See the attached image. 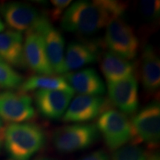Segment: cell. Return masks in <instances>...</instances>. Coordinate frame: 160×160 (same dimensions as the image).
<instances>
[{"label": "cell", "mask_w": 160, "mask_h": 160, "mask_svg": "<svg viewBox=\"0 0 160 160\" xmlns=\"http://www.w3.org/2000/svg\"><path fill=\"white\" fill-rule=\"evenodd\" d=\"M24 78L11 65L0 61V88L3 89L19 88Z\"/></svg>", "instance_id": "ffe728a7"}, {"label": "cell", "mask_w": 160, "mask_h": 160, "mask_svg": "<svg viewBox=\"0 0 160 160\" xmlns=\"http://www.w3.org/2000/svg\"><path fill=\"white\" fill-rule=\"evenodd\" d=\"M36 111L29 95L22 92H0V118L11 124L24 123L33 119Z\"/></svg>", "instance_id": "ba28073f"}, {"label": "cell", "mask_w": 160, "mask_h": 160, "mask_svg": "<svg viewBox=\"0 0 160 160\" xmlns=\"http://www.w3.org/2000/svg\"><path fill=\"white\" fill-rule=\"evenodd\" d=\"M138 82L134 76L113 82H108L110 102L124 114L132 115L139 108Z\"/></svg>", "instance_id": "8fae6325"}, {"label": "cell", "mask_w": 160, "mask_h": 160, "mask_svg": "<svg viewBox=\"0 0 160 160\" xmlns=\"http://www.w3.org/2000/svg\"><path fill=\"white\" fill-rule=\"evenodd\" d=\"M147 160H160V157L159 153H152L151 155H150L148 157Z\"/></svg>", "instance_id": "484cf974"}, {"label": "cell", "mask_w": 160, "mask_h": 160, "mask_svg": "<svg viewBox=\"0 0 160 160\" xmlns=\"http://www.w3.org/2000/svg\"><path fill=\"white\" fill-rule=\"evenodd\" d=\"M110 102L99 96L78 95L69 104L62 117L65 122L84 123L110 109Z\"/></svg>", "instance_id": "9c48e42d"}, {"label": "cell", "mask_w": 160, "mask_h": 160, "mask_svg": "<svg viewBox=\"0 0 160 160\" xmlns=\"http://www.w3.org/2000/svg\"><path fill=\"white\" fill-rule=\"evenodd\" d=\"M0 61H2V59H1V58H0Z\"/></svg>", "instance_id": "f546056e"}, {"label": "cell", "mask_w": 160, "mask_h": 160, "mask_svg": "<svg viewBox=\"0 0 160 160\" xmlns=\"http://www.w3.org/2000/svg\"><path fill=\"white\" fill-rule=\"evenodd\" d=\"M33 31L39 33L42 38L46 53L53 73L65 74L64 65L65 39L62 34L53 27L48 17L44 14H42Z\"/></svg>", "instance_id": "52a82bcc"}, {"label": "cell", "mask_w": 160, "mask_h": 160, "mask_svg": "<svg viewBox=\"0 0 160 160\" xmlns=\"http://www.w3.org/2000/svg\"><path fill=\"white\" fill-rule=\"evenodd\" d=\"M99 46L92 42L73 41L70 42L64 55L66 73L94 63L99 57Z\"/></svg>", "instance_id": "9a60e30c"}, {"label": "cell", "mask_w": 160, "mask_h": 160, "mask_svg": "<svg viewBox=\"0 0 160 160\" xmlns=\"http://www.w3.org/2000/svg\"><path fill=\"white\" fill-rule=\"evenodd\" d=\"M147 152L135 144L125 145L114 151L111 160H147Z\"/></svg>", "instance_id": "44dd1931"}, {"label": "cell", "mask_w": 160, "mask_h": 160, "mask_svg": "<svg viewBox=\"0 0 160 160\" xmlns=\"http://www.w3.org/2000/svg\"><path fill=\"white\" fill-rule=\"evenodd\" d=\"M2 139L11 160H30L44 147L46 136L34 123H15L5 127Z\"/></svg>", "instance_id": "7a4b0ae2"}, {"label": "cell", "mask_w": 160, "mask_h": 160, "mask_svg": "<svg viewBox=\"0 0 160 160\" xmlns=\"http://www.w3.org/2000/svg\"><path fill=\"white\" fill-rule=\"evenodd\" d=\"M73 94V91L39 90L34 92L35 104L42 117L59 119L65 114Z\"/></svg>", "instance_id": "7c38bea8"}, {"label": "cell", "mask_w": 160, "mask_h": 160, "mask_svg": "<svg viewBox=\"0 0 160 160\" xmlns=\"http://www.w3.org/2000/svg\"><path fill=\"white\" fill-rule=\"evenodd\" d=\"M133 130L131 144L143 142L156 145L160 138V105L157 101L151 102L140 110L132 118Z\"/></svg>", "instance_id": "8992f818"}, {"label": "cell", "mask_w": 160, "mask_h": 160, "mask_svg": "<svg viewBox=\"0 0 160 160\" xmlns=\"http://www.w3.org/2000/svg\"><path fill=\"white\" fill-rule=\"evenodd\" d=\"M36 160H54V159H50V158H47V157H42V158H39V159H37Z\"/></svg>", "instance_id": "83f0119b"}, {"label": "cell", "mask_w": 160, "mask_h": 160, "mask_svg": "<svg viewBox=\"0 0 160 160\" xmlns=\"http://www.w3.org/2000/svg\"><path fill=\"white\" fill-rule=\"evenodd\" d=\"M24 56L26 66L37 75H54L46 53L42 38L36 31L26 33Z\"/></svg>", "instance_id": "4fadbf2b"}, {"label": "cell", "mask_w": 160, "mask_h": 160, "mask_svg": "<svg viewBox=\"0 0 160 160\" xmlns=\"http://www.w3.org/2000/svg\"><path fill=\"white\" fill-rule=\"evenodd\" d=\"M93 124H75L56 130L53 135V146L61 153H71L88 148L99 138Z\"/></svg>", "instance_id": "3957f363"}, {"label": "cell", "mask_w": 160, "mask_h": 160, "mask_svg": "<svg viewBox=\"0 0 160 160\" xmlns=\"http://www.w3.org/2000/svg\"><path fill=\"white\" fill-rule=\"evenodd\" d=\"M0 58L11 67L24 69V39L20 32L8 30L0 33Z\"/></svg>", "instance_id": "2e32d148"}, {"label": "cell", "mask_w": 160, "mask_h": 160, "mask_svg": "<svg viewBox=\"0 0 160 160\" xmlns=\"http://www.w3.org/2000/svg\"><path fill=\"white\" fill-rule=\"evenodd\" d=\"M2 139L0 138V151H1V148H2Z\"/></svg>", "instance_id": "f1b7e54d"}, {"label": "cell", "mask_w": 160, "mask_h": 160, "mask_svg": "<svg viewBox=\"0 0 160 160\" xmlns=\"http://www.w3.org/2000/svg\"><path fill=\"white\" fill-rule=\"evenodd\" d=\"M5 124H4V121L1 119V118H0V138H1L2 139L3 133H4V131H5Z\"/></svg>", "instance_id": "d4e9b609"}, {"label": "cell", "mask_w": 160, "mask_h": 160, "mask_svg": "<svg viewBox=\"0 0 160 160\" xmlns=\"http://www.w3.org/2000/svg\"><path fill=\"white\" fill-rule=\"evenodd\" d=\"M20 92L27 93L39 90L73 91L65 78L55 75H33L24 80L20 86ZM74 92V91H73Z\"/></svg>", "instance_id": "d6986e66"}, {"label": "cell", "mask_w": 160, "mask_h": 160, "mask_svg": "<svg viewBox=\"0 0 160 160\" xmlns=\"http://www.w3.org/2000/svg\"><path fill=\"white\" fill-rule=\"evenodd\" d=\"M51 2L52 8L50 11V17L52 21H57L62 18L72 2L70 0H51Z\"/></svg>", "instance_id": "603a6c76"}, {"label": "cell", "mask_w": 160, "mask_h": 160, "mask_svg": "<svg viewBox=\"0 0 160 160\" xmlns=\"http://www.w3.org/2000/svg\"><path fill=\"white\" fill-rule=\"evenodd\" d=\"M63 77L72 90L80 95L101 96L105 93V83L97 71L91 68L66 73Z\"/></svg>", "instance_id": "5bb4252c"}, {"label": "cell", "mask_w": 160, "mask_h": 160, "mask_svg": "<svg viewBox=\"0 0 160 160\" xmlns=\"http://www.w3.org/2000/svg\"><path fill=\"white\" fill-rule=\"evenodd\" d=\"M78 160H111V158L102 150H98Z\"/></svg>", "instance_id": "cb8c5ba5"}, {"label": "cell", "mask_w": 160, "mask_h": 160, "mask_svg": "<svg viewBox=\"0 0 160 160\" xmlns=\"http://www.w3.org/2000/svg\"><path fill=\"white\" fill-rule=\"evenodd\" d=\"M96 126L111 151H114L133 140L131 121L117 110L108 109L102 113Z\"/></svg>", "instance_id": "277c9868"}, {"label": "cell", "mask_w": 160, "mask_h": 160, "mask_svg": "<svg viewBox=\"0 0 160 160\" xmlns=\"http://www.w3.org/2000/svg\"><path fill=\"white\" fill-rule=\"evenodd\" d=\"M140 14L148 22H156L160 16V2L154 0H142L139 4Z\"/></svg>", "instance_id": "7402d4cb"}, {"label": "cell", "mask_w": 160, "mask_h": 160, "mask_svg": "<svg viewBox=\"0 0 160 160\" xmlns=\"http://www.w3.org/2000/svg\"><path fill=\"white\" fill-rule=\"evenodd\" d=\"M141 77L144 88L153 93L160 86V59L151 45H147L142 55Z\"/></svg>", "instance_id": "e0dca14e"}, {"label": "cell", "mask_w": 160, "mask_h": 160, "mask_svg": "<svg viewBox=\"0 0 160 160\" xmlns=\"http://www.w3.org/2000/svg\"><path fill=\"white\" fill-rule=\"evenodd\" d=\"M100 68L108 82H113L133 76L135 66L131 62L109 51L102 57Z\"/></svg>", "instance_id": "ac0fdd59"}, {"label": "cell", "mask_w": 160, "mask_h": 160, "mask_svg": "<svg viewBox=\"0 0 160 160\" xmlns=\"http://www.w3.org/2000/svg\"><path fill=\"white\" fill-rule=\"evenodd\" d=\"M105 42L110 52L128 61L134 59L138 54L139 39L122 17L113 19L107 25Z\"/></svg>", "instance_id": "5b68a950"}, {"label": "cell", "mask_w": 160, "mask_h": 160, "mask_svg": "<svg viewBox=\"0 0 160 160\" xmlns=\"http://www.w3.org/2000/svg\"><path fill=\"white\" fill-rule=\"evenodd\" d=\"M0 13L12 31L20 33L33 31L42 17L34 7L19 2H10L1 5Z\"/></svg>", "instance_id": "30bf717a"}, {"label": "cell", "mask_w": 160, "mask_h": 160, "mask_svg": "<svg viewBox=\"0 0 160 160\" xmlns=\"http://www.w3.org/2000/svg\"><path fill=\"white\" fill-rule=\"evenodd\" d=\"M5 24H4L2 20L1 19V17H0V33H2V32L5 30Z\"/></svg>", "instance_id": "4316f807"}, {"label": "cell", "mask_w": 160, "mask_h": 160, "mask_svg": "<svg viewBox=\"0 0 160 160\" xmlns=\"http://www.w3.org/2000/svg\"><path fill=\"white\" fill-rule=\"evenodd\" d=\"M127 5L115 0H80L72 3L61 18L64 31L90 36L122 17Z\"/></svg>", "instance_id": "6da1fadb"}]
</instances>
